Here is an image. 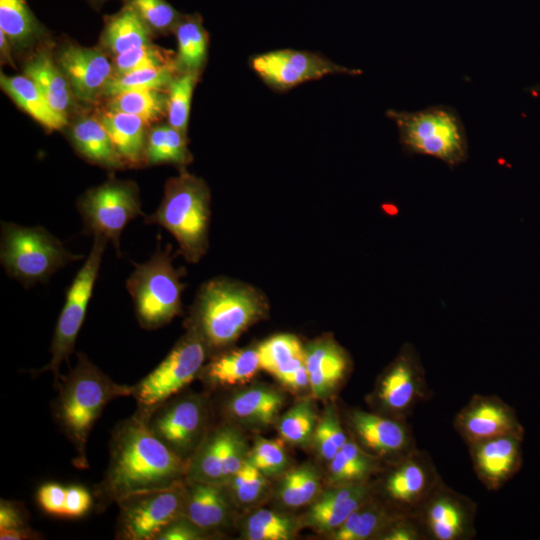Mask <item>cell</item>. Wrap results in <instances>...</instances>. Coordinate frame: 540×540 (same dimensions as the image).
I'll list each match as a JSON object with an SVG mask.
<instances>
[{"label": "cell", "mask_w": 540, "mask_h": 540, "mask_svg": "<svg viewBox=\"0 0 540 540\" xmlns=\"http://www.w3.org/2000/svg\"><path fill=\"white\" fill-rule=\"evenodd\" d=\"M400 516L403 514L397 513L373 494L330 535L334 540H377Z\"/></svg>", "instance_id": "28"}, {"label": "cell", "mask_w": 540, "mask_h": 540, "mask_svg": "<svg viewBox=\"0 0 540 540\" xmlns=\"http://www.w3.org/2000/svg\"><path fill=\"white\" fill-rule=\"evenodd\" d=\"M55 385L53 417L75 449L73 464L87 468L86 445L95 422L112 400L132 396L134 385L114 382L82 352L77 354L76 365Z\"/></svg>", "instance_id": "2"}, {"label": "cell", "mask_w": 540, "mask_h": 540, "mask_svg": "<svg viewBox=\"0 0 540 540\" xmlns=\"http://www.w3.org/2000/svg\"><path fill=\"white\" fill-rule=\"evenodd\" d=\"M175 396L141 417L158 439L189 462L208 433L207 405L200 395Z\"/></svg>", "instance_id": "13"}, {"label": "cell", "mask_w": 540, "mask_h": 540, "mask_svg": "<svg viewBox=\"0 0 540 540\" xmlns=\"http://www.w3.org/2000/svg\"><path fill=\"white\" fill-rule=\"evenodd\" d=\"M0 30L11 41L22 42L38 30L26 0H0Z\"/></svg>", "instance_id": "43"}, {"label": "cell", "mask_w": 540, "mask_h": 540, "mask_svg": "<svg viewBox=\"0 0 540 540\" xmlns=\"http://www.w3.org/2000/svg\"><path fill=\"white\" fill-rule=\"evenodd\" d=\"M171 55V51L151 44L128 50L114 59L116 76L147 68L176 67Z\"/></svg>", "instance_id": "45"}, {"label": "cell", "mask_w": 540, "mask_h": 540, "mask_svg": "<svg viewBox=\"0 0 540 540\" xmlns=\"http://www.w3.org/2000/svg\"><path fill=\"white\" fill-rule=\"evenodd\" d=\"M284 401V395L278 390L267 386H254L232 395L224 409L232 419L267 426L277 419Z\"/></svg>", "instance_id": "25"}, {"label": "cell", "mask_w": 540, "mask_h": 540, "mask_svg": "<svg viewBox=\"0 0 540 540\" xmlns=\"http://www.w3.org/2000/svg\"><path fill=\"white\" fill-rule=\"evenodd\" d=\"M348 439L335 405H327L321 419L316 424L312 437L319 455L329 462Z\"/></svg>", "instance_id": "44"}, {"label": "cell", "mask_w": 540, "mask_h": 540, "mask_svg": "<svg viewBox=\"0 0 540 540\" xmlns=\"http://www.w3.org/2000/svg\"><path fill=\"white\" fill-rule=\"evenodd\" d=\"M1 88L30 116L49 130L62 129L67 118L57 113L27 76H0Z\"/></svg>", "instance_id": "32"}, {"label": "cell", "mask_w": 540, "mask_h": 540, "mask_svg": "<svg viewBox=\"0 0 540 540\" xmlns=\"http://www.w3.org/2000/svg\"><path fill=\"white\" fill-rule=\"evenodd\" d=\"M478 505L444 480L418 506L412 516L417 520L425 540H472L477 531Z\"/></svg>", "instance_id": "16"}, {"label": "cell", "mask_w": 540, "mask_h": 540, "mask_svg": "<svg viewBox=\"0 0 540 540\" xmlns=\"http://www.w3.org/2000/svg\"><path fill=\"white\" fill-rule=\"evenodd\" d=\"M259 369L257 348L236 349L216 354L204 364L199 376L210 386L226 387L250 381Z\"/></svg>", "instance_id": "26"}, {"label": "cell", "mask_w": 540, "mask_h": 540, "mask_svg": "<svg viewBox=\"0 0 540 540\" xmlns=\"http://www.w3.org/2000/svg\"><path fill=\"white\" fill-rule=\"evenodd\" d=\"M125 165L144 163L145 123L132 114L109 110L99 117Z\"/></svg>", "instance_id": "27"}, {"label": "cell", "mask_w": 540, "mask_h": 540, "mask_svg": "<svg viewBox=\"0 0 540 540\" xmlns=\"http://www.w3.org/2000/svg\"><path fill=\"white\" fill-rule=\"evenodd\" d=\"M374 494V480L332 486L314 501L304 516V524L331 534Z\"/></svg>", "instance_id": "22"}, {"label": "cell", "mask_w": 540, "mask_h": 540, "mask_svg": "<svg viewBox=\"0 0 540 540\" xmlns=\"http://www.w3.org/2000/svg\"><path fill=\"white\" fill-rule=\"evenodd\" d=\"M316 418L313 404L309 400L300 401L279 419V435L289 444L307 445L312 441Z\"/></svg>", "instance_id": "42"}, {"label": "cell", "mask_w": 540, "mask_h": 540, "mask_svg": "<svg viewBox=\"0 0 540 540\" xmlns=\"http://www.w3.org/2000/svg\"><path fill=\"white\" fill-rule=\"evenodd\" d=\"M75 149L88 161L110 169L125 166L99 119L84 118L71 131Z\"/></svg>", "instance_id": "30"}, {"label": "cell", "mask_w": 540, "mask_h": 540, "mask_svg": "<svg viewBox=\"0 0 540 540\" xmlns=\"http://www.w3.org/2000/svg\"><path fill=\"white\" fill-rule=\"evenodd\" d=\"M127 4L151 30L158 32L173 30L182 15L166 0H128Z\"/></svg>", "instance_id": "48"}, {"label": "cell", "mask_w": 540, "mask_h": 540, "mask_svg": "<svg viewBox=\"0 0 540 540\" xmlns=\"http://www.w3.org/2000/svg\"><path fill=\"white\" fill-rule=\"evenodd\" d=\"M176 67L166 66L147 68L112 77L107 83L103 95L112 97L130 90L167 89L178 74Z\"/></svg>", "instance_id": "39"}, {"label": "cell", "mask_w": 540, "mask_h": 540, "mask_svg": "<svg viewBox=\"0 0 540 540\" xmlns=\"http://www.w3.org/2000/svg\"><path fill=\"white\" fill-rule=\"evenodd\" d=\"M208 354L209 349L201 336L188 328L162 362L134 385L135 413L146 416L177 395L199 376Z\"/></svg>", "instance_id": "8"}, {"label": "cell", "mask_w": 540, "mask_h": 540, "mask_svg": "<svg viewBox=\"0 0 540 540\" xmlns=\"http://www.w3.org/2000/svg\"><path fill=\"white\" fill-rule=\"evenodd\" d=\"M133 265L126 288L136 318L143 329L156 330L181 313L183 270L174 267L169 245L165 249L158 245L147 261Z\"/></svg>", "instance_id": "7"}, {"label": "cell", "mask_w": 540, "mask_h": 540, "mask_svg": "<svg viewBox=\"0 0 540 540\" xmlns=\"http://www.w3.org/2000/svg\"><path fill=\"white\" fill-rule=\"evenodd\" d=\"M260 368L279 382L305 364V347L293 334H277L257 347Z\"/></svg>", "instance_id": "34"}, {"label": "cell", "mask_w": 540, "mask_h": 540, "mask_svg": "<svg viewBox=\"0 0 540 540\" xmlns=\"http://www.w3.org/2000/svg\"><path fill=\"white\" fill-rule=\"evenodd\" d=\"M178 50L175 57L179 73L200 74L206 58L209 35L198 13L182 14L174 27Z\"/></svg>", "instance_id": "31"}, {"label": "cell", "mask_w": 540, "mask_h": 540, "mask_svg": "<svg viewBox=\"0 0 540 540\" xmlns=\"http://www.w3.org/2000/svg\"><path fill=\"white\" fill-rule=\"evenodd\" d=\"M185 481L120 499L116 503L119 506L116 538L156 540L164 528L183 517Z\"/></svg>", "instance_id": "11"}, {"label": "cell", "mask_w": 540, "mask_h": 540, "mask_svg": "<svg viewBox=\"0 0 540 540\" xmlns=\"http://www.w3.org/2000/svg\"><path fill=\"white\" fill-rule=\"evenodd\" d=\"M231 498L226 485L186 480L183 516L208 535L229 523Z\"/></svg>", "instance_id": "24"}, {"label": "cell", "mask_w": 540, "mask_h": 540, "mask_svg": "<svg viewBox=\"0 0 540 540\" xmlns=\"http://www.w3.org/2000/svg\"><path fill=\"white\" fill-rule=\"evenodd\" d=\"M453 427L467 446L504 435L524 436L515 410L497 395L474 394L454 416Z\"/></svg>", "instance_id": "19"}, {"label": "cell", "mask_w": 540, "mask_h": 540, "mask_svg": "<svg viewBox=\"0 0 540 540\" xmlns=\"http://www.w3.org/2000/svg\"><path fill=\"white\" fill-rule=\"evenodd\" d=\"M57 63L78 99L95 101L112 78V65L98 49L75 45L65 47Z\"/></svg>", "instance_id": "21"}, {"label": "cell", "mask_w": 540, "mask_h": 540, "mask_svg": "<svg viewBox=\"0 0 540 540\" xmlns=\"http://www.w3.org/2000/svg\"><path fill=\"white\" fill-rule=\"evenodd\" d=\"M280 383L286 388L294 391L305 389L308 386L310 387L309 375L306 365H302L300 368H298L295 372L286 377Z\"/></svg>", "instance_id": "54"}, {"label": "cell", "mask_w": 540, "mask_h": 540, "mask_svg": "<svg viewBox=\"0 0 540 540\" xmlns=\"http://www.w3.org/2000/svg\"><path fill=\"white\" fill-rule=\"evenodd\" d=\"M377 540H425V536L412 515L395 519Z\"/></svg>", "instance_id": "50"}, {"label": "cell", "mask_w": 540, "mask_h": 540, "mask_svg": "<svg viewBox=\"0 0 540 540\" xmlns=\"http://www.w3.org/2000/svg\"><path fill=\"white\" fill-rule=\"evenodd\" d=\"M431 394L416 348L405 343L380 375L371 401L376 412L407 419L420 403L431 398Z\"/></svg>", "instance_id": "12"}, {"label": "cell", "mask_w": 540, "mask_h": 540, "mask_svg": "<svg viewBox=\"0 0 540 540\" xmlns=\"http://www.w3.org/2000/svg\"><path fill=\"white\" fill-rule=\"evenodd\" d=\"M151 29L138 13L126 4L118 13L106 18L103 43L116 55L150 44Z\"/></svg>", "instance_id": "35"}, {"label": "cell", "mask_w": 540, "mask_h": 540, "mask_svg": "<svg viewBox=\"0 0 540 540\" xmlns=\"http://www.w3.org/2000/svg\"><path fill=\"white\" fill-rule=\"evenodd\" d=\"M24 73L37 85L51 107L66 117L71 104V87L50 55L45 51L35 54L25 65Z\"/></svg>", "instance_id": "33"}, {"label": "cell", "mask_w": 540, "mask_h": 540, "mask_svg": "<svg viewBox=\"0 0 540 540\" xmlns=\"http://www.w3.org/2000/svg\"><path fill=\"white\" fill-rule=\"evenodd\" d=\"M522 440L520 436L504 435L467 446L474 473L487 490L501 489L519 472Z\"/></svg>", "instance_id": "20"}, {"label": "cell", "mask_w": 540, "mask_h": 540, "mask_svg": "<svg viewBox=\"0 0 540 540\" xmlns=\"http://www.w3.org/2000/svg\"><path fill=\"white\" fill-rule=\"evenodd\" d=\"M0 230L1 265L9 277L25 288L45 283L58 270L83 258L69 251L42 226L2 221Z\"/></svg>", "instance_id": "6"}, {"label": "cell", "mask_w": 540, "mask_h": 540, "mask_svg": "<svg viewBox=\"0 0 540 540\" xmlns=\"http://www.w3.org/2000/svg\"><path fill=\"white\" fill-rule=\"evenodd\" d=\"M374 494L387 506L403 515H412L418 506L443 481L432 457L419 448L388 464Z\"/></svg>", "instance_id": "14"}, {"label": "cell", "mask_w": 540, "mask_h": 540, "mask_svg": "<svg viewBox=\"0 0 540 540\" xmlns=\"http://www.w3.org/2000/svg\"><path fill=\"white\" fill-rule=\"evenodd\" d=\"M244 530L250 540H288L294 537L297 523L291 516L260 509L247 518Z\"/></svg>", "instance_id": "40"}, {"label": "cell", "mask_w": 540, "mask_h": 540, "mask_svg": "<svg viewBox=\"0 0 540 540\" xmlns=\"http://www.w3.org/2000/svg\"><path fill=\"white\" fill-rule=\"evenodd\" d=\"M77 209L86 234L102 236L114 245L120 256V237L124 228L137 216H144L136 185L109 179L89 189L80 197Z\"/></svg>", "instance_id": "10"}, {"label": "cell", "mask_w": 540, "mask_h": 540, "mask_svg": "<svg viewBox=\"0 0 540 540\" xmlns=\"http://www.w3.org/2000/svg\"><path fill=\"white\" fill-rule=\"evenodd\" d=\"M144 222L165 228L176 239L180 254L188 262H198L208 249L210 191L207 184L185 171L169 179L159 207L145 215Z\"/></svg>", "instance_id": "4"}, {"label": "cell", "mask_w": 540, "mask_h": 540, "mask_svg": "<svg viewBox=\"0 0 540 540\" xmlns=\"http://www.w3.org/2000/svg\"><path fill=\"white\" fill-rule=\"evenodd\" d=\"M320 473L311 464H304L287 471L278 486L277 497L290 508L312 502L320 490Z\"/></svg>", "instance_id": "38"}, {"label": "cell", "mask_w": 540, "mask_h": 540, "mask_svg": "<svg viewBox=\"0 0 540 540\" xmlns=\"http://www.w3.org/2000/svg\"><path fill=\"white\" fill-rule=\"evenodd\" d=\"M346 420L351 439L382 463L391 464L418 449L407 419L352 409Z\"/></svg>", "instance_id": "17"}, {"label": "cell", "mask_w": 540, "mask_h": 540, "mask_svg": "<svg viewBox=\"0 0 540 540\" xmlns=\"http://www.w3.org/2000/svg\"><path fill=\"white\" fill-rule=\"evenodd\" d=\"M265 301L254 288L228 278H215L199 290L188 327L206 343L209 352L222 350L265 312Z\"/></svg>", "instance_id": "3"}, {"label": "cell", "mask_w": 540, "mask_h": 540, "mask_svg": "<svg viewBox=\"0 0 540 540\" xmlns=\"http://www.w3.org/2000/svg\"><path fill=\"white\" fill-rule=\"evenodd\" d=\"M206 535L183 516L164 528L156 540H199Z\"/></svg>", "instance_id": "52"}, {"label": "cell", "mask_w": 540, "mask_h": 540, "mask_svg": "<svg viewBox=\"0 0 540 540\" xmlns=\"http://www.w3.org/2000/svg\"><path fill=\"white\" fill-rule=\"evenodd\" d=\"M109 110L140 117L146 125L167 115V92L146 89L130 90L110 97Z\"/></svg>", "instance_id": "37"}, {"label": "cell", "mask_w": 540, "mask_h": 540, "mask_svg": "<svg viewBox=\"0 0 540 540\" xmlns=\"http://www.w3.org/2000/svg\"><path fill=\"white\" fill-rule=\"evenodd\" d=\"M283 442L259 437L248 452L247 460L266 477L276 476L284 471L288 464Z\"/></svg>", "instance_id": "46"}, {"label": "cell", "mask_w": 540, "mask_h": 540, "mask_svg": "<svg viewBox=\"0 0 540 540\" xmlns=\"http://www.w3.org/2000/svg\"><path fill=\"white\" fill-rule=\"evenodd\" d=\"M188 462L179 457L134 413L116 425L109 462L95 495L99 505L117 503L140 491L169 487L186 480Z\"/></svg>", "instance_id": "1"}, {"label": "cell", "mask_w": 540, "mask_h": 540, "mask_svg": "<svg viewBox=\"0 0 540 540\" xmlns=\"http://www.w3.org/2000/svg\"><path fill=\"white\" fill-rule=\"evenodd\" d=\"M252 70L272 90L286 92L308 81L328 75L358 76L359 69L337 64L322 54L294 49H279L253 56Z\"/></svg>", "instance_id": "15"}, {"label": "cell", "mask_w": 540, "mask_h": 540, "mask_svg": "<svg viewBox=\"0 0 540 540\" xmlns=\"http://www.w3.org/2000/svg\"><path fill=\"white\" fill-rule=\"evenodd\" d=\"M199 74L178 73L167 88V117L173 128L186 134L191 100Z\"/></svg>", "instance_id": "41"}, {"label": "cell", "mask_w": 540, "mask_h": 540, "mask_svg": "<svg viewBox=\"0 0 540 540\" xmlns=\"http://www.w3.org/2000/svg\"><path fill=\"white\" fill-rule=\"evenodd\" d=\"M36 533L29 527L20 529H2L0 530L1 540H24L35 539Z\"/></svg>", "instance_id": "55"}, {"label": "cell", "mask_w": 540, "mask_h": 540, "mask_svg": "<svg viewBox=\"0 0 540 540\" xmlns=\"http://www.w3.org/2000/svg\"><path fill=\"white\" fill-rule=\"evenodd\" d=\"M27 527V516L22 507L17 503L1 499L0 530Z\"/></svg>", "instance_id": "53"}, {"label": "cell", "mask_w": 540, "mask_h": 540, "mask_svg": "<svg viewBox=\"0 0 540 540\" xmlns=\"http://www.w3.org/2000/svg\"><path fill=\"white\" fill-rule=\"evenodd\" d=\"M226 486L236 502L243 505L251 504L263 494L266 476L246 460Z\"/></svg>", "instance_id": "47"}, {"label": "cell", "mask_w": 540, "mask_h": 540, "mask_svg": "<svg viewBox=\"0 0 540 540\" xmlns=\"http://www.w3.org/2000/svg\"><path fill=\"white\" fill-rule=\"evenodd\" d=\"M107 243L108 240L102 236L93 237L91 250L66 292L51 341V359L44 367L35 370V374L50 371L55 383L59 380L60 367L69 361L84 323Z\"/></svg>", "instance_id": "9"}, {"label": "cell", "mask_w": 540, "mask_h": 540, "mask_svg": "<svg viewBox=\"0 0 540 540\" xmlns=\"http://www.w3.org/2000/svg\"><path fill=\"white\" fill-rule=\"evenodd\" d=\"M191 160L186 134L170 125L157 126L151 130L146 141L144 163L184 166Z\"/></svg>", "instance_id": "36"}, {"label": "cell", "mask_w": 540, "mask_h": 540, "mask_svg": "<svg viewBox=\"0 0 540 540\" xmlns=\"http://www.w3.org/2000/svg\"><path fill=\"white\" fill-rule=\"evenodd\" d=\"M93 504V497L83 486L66 487L64 518H79L85 515Z\"/></svg>", "instance_id": "51"}, {"label": "cell", "mask_w": 540, "mask_h": 540, "mask_svg": "<svg viewBox=\"0 0 540 540\" xmlns=\"http://www.w3.org/2000/svg\"><path fill=\"white\" fill-rule=\"evenodd\" d=\"M386 116L396 125L399 142L407 154L433 157L450 168L467 161L468 137L456 109L446 105L417 111L390 109Z\"/></svg>", "instance_id": "5"}, {"label": "cell", "mask_w": 540, "mask_h": 540, "mask_svg": "<svg viewBox=\"0 0 540 540\" xmlns=\"http://www.w3.org/2000/svg\"><path fill=\"white\" fill-rule=\"evenodd\" d=\"M66 487L50 482L37 491V501L42 510L50 515L64 518Z\"/></svg>", "instance_id": "49"}, {"label": "cell", "mask_w": 540, "mask_h": 540, "mask_svg": "<svg viewBox=\"0 0 540 540\" xmlns=\"http://www.w3.org/2000/svg\"><path fill=\"white\" fill-rule=\"evenodd\" d=\"M305 365L314 398L331 396L349 373L347 352L332 338L317 339L305 347Z\"/></svg>", "instance_id": "23"}, {"label": "cell", "mask_w": 540, "mask_h": 540, "mask_svg": "<svg viewBox=\"0 0 540 540\" xmlns=\"http://www.w3.org/2000/svg\"><path fill=\"white\" fill-rule=\"evenodd\" d=\"M383 463L349 438L328 466V481L331 486L365 483L381 473Z\"/></svg>", "instance_id": "29"}, {"label": "cell", "mask_w": 540, "mask_h": 540, "mask_svg": "<svg viewBox=\"0 0 540 540\" xmlns=\"http://www.w3.org/2000/svg\"><path fill=\"white\" fill-rule=\"evenodd\" d=\"M242 435L232 426L208 431L188 462L186 480L227 485L247 460Z\"/></svg>", "instance_id": "18"}]
</instances>
